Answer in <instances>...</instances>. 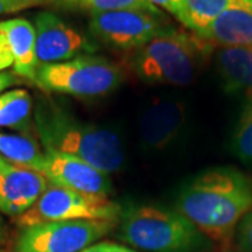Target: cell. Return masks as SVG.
Here are the masks:
<instances>
[{
  "label": "cell",
  "mask_w": 252,
  "mask_h": 252,
  "mask_svg": "<svg viewBox=\"0 0 252 252\" xmlns=\"http://www.w3.org/2000/svg\"><path fill=\"white\" fill-rule=\"evenodd\" d=\"M177 207L202 234L225 241L252 210V184L231 168L209 170L181 190Z\"/></svg>",
  "instance_id": "obj_1"
},
{
  "label": "cell",
  "mask_w": 252,
  "mask_h": 252,
  "mask_svg": "<svg viewBox=\"0 0 252 252\" xmlns=\"http://www.w3.org/2000/svg\"><path fill=\"white\" fill-rule=\"evenodd\" d=\"M38 127L48 152L73 156L105 174L124 164V147L114 132L81 124L62 109L41 112Z\"/></svg>",
  "instance_id": "obj_2"
},
{
  "label": "cell",
  "mask_w": 252,
  "mask_h": 252,
  "mask_svg": "<svg viewBox=\"0 0 252 252\" xmlns=\"http://www.w3.org/2000/svg\"><path fill=\"white\" fill-rule=\"evenodd\" d=\"M119 237L147 252H198L205 238L180 212L158 206H139L122 215Z\"/></svg>",
  "instance_id": "obj_3"
},
{
  "label": "cell",
  "mask_w": 252,
  "mask_h": 252,
  "mask_svg": "<svg viewBox=\"0 0 252 252\" xmlns=\"http://www.w3.org/2000/svg\"><path fill=\"white\" fill-rule=\"evenodd\" d=\"M199 42L177 28H170L132 51L129 63L146 83L187 86L196 70Z\"/></svg>",
  "instance_id": "obj_4"
},
{
  "label": "cell",
  "mask_w": 252,
  "mask_h": 252,
  "mask_svg": "<svg viewBox=\"0 0 252 252\" xmlns=\"http://www.w3.org/2000/svg\"><path fill=\"white\" fill-rule=\"evenodd\" d=\"M34 81L42 90L89 98L115 90L122 83V72L105 58L81 55L66 62L39 66Z\"/></svg>",
  "instance_id": "obj_5"
},
{
  "label": "cell",
  "mask_w": 252,
  "mask_h": 252,
  "mask_svg": "<svg viewBox=\"0 0 252 252\" xmlns=\"http://www.w3.org/2000/svg\"><path fill=\"white\" fill-rule=\"evenodd\" d=\"M119 216V205L105 196L87 195L49 184L35 203L18 216L17 224L26 228L42 223L70 220L117 221Z\"/></svg>",
  "instance_id": "obj_6"
},
{
  "label": "cell",
  "mask_w": 252,
  "mask_h": 252,
  "mask_svg": "<svg viewBox=\"0 0 252 252\" xmlns=\"http://www.w3.org/2000/svg\"><path fill=\"white\" fill-rule=\"evenodd\" d=\"M90 32L105 45L135 51L161 32L172 28L158 9L117 10L91 14Z\"/></svg>",
  "instance_id": "obj_7"
},
{
  "label": "cell",
  "mask_w": 252,
  "mask_h": 252,
  "mask_svg": "<svg viewBox=\"0 0 252 252\" xmlns=\"http://www.w3.org/2000/svg\"><path fill=\"white\" fill-rule=\"evenodd\" d=\"M115 221L70 220L26 227L13 252H81L114 228Z\"/></svg>",
  "instance_id": "obj_8"
},
{
  "label": "cell",
  "mask_w": 252,
  "mask_h": 252,
  "mask_svg": "<svg viewBox=\"0 0 252 252\" xmlns=\"http://www.w3.org/2000/svg\"><path fill=\"white\" fill-rule=\"evenodd\" d=\"M34 28L36 61L39 66L66 62L81 56V54L95 51V46L80 31L51 11L36 14Z\"/></svg>",
  "instance_id": "obj_9"
},
{
  "label": "cell",
  "mask_w": 252,
  "mask_h": 252,
  "mask_svg": "<svg viewBox=\"0 0 252 252\" xmlns=\"http://www.w3.org/2000/svg\"><path fill=\"white\" fill-rule=\"evenodd\" d=\"M39 172L55 187L105 198L111 193L108 174L73 156L46 150Z\"/></svg>",
  "instance_id": "obj_10"
},
{
  "label": "cell",
  "mask_w": 252,
  "mask_h": 252,
  "mask_svg": "<svg viewBox=\"0 0 252 252\" xmlns=\"http://www.w3.org/2000/svg\"><path fill=\"white\" fill-rule=\"evenodd\" d=\"M48 185L44 174L10 164L0 170V212L21 216L39 199Z\"/></svg>",
  "instance_id": "obj_11"
},
{
  "label": "cell",
  "mask_w": 252,
  "mask_h": 252,
  "mask_svg": "<svg viewBox=\"0 0 252 252\" xmlns=\"http://www.w3.org/2000/svg\"><path fill=\"white\" fill-rule=\"evenodd\" d=\"M185 119V107L181 101L167 98L154 101L140 118L142 142L153 152L167 149L178 139Z\"/></svg>",
  "instance_id": "obj_12"
},
{
  "label": "cell",
  "mask_w": 252,
  "mask_h": 252,
  "mask_svg": "<svg viewBox=\"0 0 252 252\" xmlns=\"http://www.w3.org/2000/svg\"><path fill=\"white\" fill-rule=\"evenodd\" d=\"M223 48H252V0H237L200 36Z\"/></svg>",
  "instance_id": "obj_13"
},
{
  "label": "cell",
  "mask_w": 252,
  "mask_h": 252,
  "mask_svg": "<svg viewBox=\"0 0 252 252\" xmlns=\"http://www.w3.org/2000/svg\"><path fill=\"white\" fill-rule=\"evenodd\" d=\"M0 27L7 36L10 49L14 59V73L35 80L36 70L39 67L35 52V28L26 18H11L0 21Z\"/></svg>",
  "instance_id": "obj_14"
},
{
  "label": "cell",
  "mask_w": 252,
  "mask_h": 252,
  "mask_svg": "<svg viewBox=\"0 0 252 252\" xmlns=\"http://www.w3.org/2000/svg\"><path fill=\"white\" fill-rule=\"evenodd\" d=\"M217 67L227 90L243 94L252 102V48L230 46L217 54Z\"/></svg>",
  "instance_id": "obj_15"
},
{
  "label": "cell",
  "mask_w": 252,
  "mask_h": 252,
  "mask_svg": "<svg viewBox=\"0 0 252 252\" xmlns=\"http://www.w3.org/2000/svg\"><path fill=\"white\" fill-rule=\"evenodd\" d=\"M235 1L237 0H181L177 20L200 38L217 16Z\"/></svg>",
  "instance_id": "obj_16"
},
{
  "label": "cell",
  "mask_w": 252,
  "mask_h": 252,
  "mask_svg": "<svg viewBox=\"0 0 252 252\" xmlns=\"http://www.w3.org/2000/svg\"><path fill=\"white\" fill-rule=\"evenodd\" d=\"M0 156L10 164L39 171L44 154L35 142L24 136L7 135L0 132Z\"/></svg>",
  "instance_id": "obj_17"
},
{
  "label": "cell",
  "mask_w": 252,
  "mask_h": 252,
  "mask_svg": "<svg viewBox=\"0 0 252 252\" xmlns=\"http://www.w3.org/2000/svg\"><path fill=\"white\" fill-rule=\"evenodd\" d=\"M32 101L26 90H11L0 94V126L20 127L27 124Z\"/></svg>",
  "instance_id": "obj_18"
},
{
  "label": "cell",
  "mask_w": 252,
  "mask_h": 252,
  "mask_svg": "<svg viewBox=\"0 0 252 252\" xmlns=\"http://www.w3.org/2000/svg\"><path fill=\"white\" fill-rule=\"evenodd\" d=\"M233 150L243 161L252 162V102L244 111L233 139Z\"/></svg>",
  "instance_id": "obj_19"
},
{
  "label": "cell",
  "mask_w": 252,
  "mask_h": 252,
  "mask_svg": "<svg viewBox=\"0 0 252 252\" xmlns=\"http://www.w3.org/2000/svg\"><path fill=\"white\" fill-rule=\"evenodd\" d=\"M80 9L90 11V14L117 11V10H154L158 9L147 0H86Z\"/></svg>",
  "instance_id": "obj_20"
},
{
  "label": "cell",
  "mask_w": 252,
  "mask_h": 252,
  "mask_svg": "<svg viewBox=\"0 0 252 252\" xmlns=\"http://www.w3.org/2000/svg\"><path fill=\"white\" fill-rule=\"evenodd\" d=\"M48 0H0V16L7 13H16L20 10L35 7L44 4Z\"/></svg>",
  "instance_id": "obj_21"
},
{
  "label": "cell",
  "mask_w": 252,
  "mask_h": 252,
  "mask_svg": "<svg viewBox=\"0 0 252 252\" xmlns=\"http://www.w3.org/2000/svg\"><path fill=\"white\" fill-rule=\"evenodd\" d=\"M238 243H240L244 251L252 252V210L245 215V217L240 223Z\"/></svg>",
  "instance_id": "obj_22"
},
{
  "label": "cell",
  "mask_w": 252,
  "mask_h": 252,
  "mask_svg": "<svg viewBox=\"0 0 252 252\" xmlns=\"http://www.w3.org/2000/svg\"><path fill=\"white\" fill-rule=\"evenodd\" d=\"M13 64H14V59H13V54L10 49L7 36L0 27V72L7 69L10 66H13Z\"/></svg>",
  "instance_id": "obj_23"
},
{
  "label": "cell",
  "mask_w": 252,
  "mask_h": 252,
  "mask_svg": "<svg viewBox=\"0 0 252 252\" xmlns=\"http://www.w3.org/2000/svg\"><path fill=\"white\" fill-rule=\"evenodd\" d=\"M150 4H153L156 7H161V9L167 10L168 13L174 14L177 17L178 10H180L181 0H147Z\"/></svg>",
  "instance_id": "obj_24"
},
{
  "label": "cell",
  "mask_w": 252,
  "mask_h": 252,
  "mask_svg": "<svg viewBox=\"0 0 252 252\" xmlns=\"http://www.w3.org/2000/svg\"><path fill=\"white\" fill-rule=\"evenodd\" d=\"M16 83V77L11 73L0 72V93Z\"/></svg>",
  "instance_id": "obj_25"
},
{
  "label": "cell",
  "mask_w": 252,
  "mask_h": 252,
  "mask_svg": "<svg viewBox=\"0 0 252 252\" xmlns=\"http://www.w3.org/2000/svg\"><path fill=\"white\" fill-rule=\"evenodd\" d=\"M108 244L109 243L94 244V245H91V247H89V248L83 250L81 252H107L108 251Z\"/></svg>",
  "instance_id": "obj_26"
},
{
  "label": "cell",
  "mask_w": 252,
  "mask_h": 252,
  "mask_svg": "<svg viewBox=\"0 0 252 252\" xmlns=\"http://www.w3.org/2000/svg\"><path fill=\"white\" fill-rule=\"evenodd\" d=\"M107 252H135L126 247H122V245H118V244H108V251Z\"/></svg>",
  "instance_id": "obj_27"
},
{
  "label": "cell",
  "mask_w": 252,
  "mask_h": 252,
  "mask_svg": "<svg viewBox=\"0 0 252 252\" xmlns=\"http://www.w3.org/2000/svg\"><path fill=\"white\" fill-rule=\"evenodd\" d=\"M59 3H62L63 6H69V7H80L81 4L86 0H58Z\"/></svg>",
  "instance_id": "obj_28"
},
{
  "label": "cell",
  "mask_w": 252,
  "mask_h": 252,
  "mask_svg": "<svg viewBox=\"0 0 252 252\" xmlns=\"http://www.w3.org/2000/svg\"><path fill=\"white\" fill-rule=\"evenodd\" d=\"M3 243H4V225H3V221L0 219V250H1Z\"/></svg>",
  "instance_id": "obj_29"
},
{
  "label": "cell",
  "mask_w": 252,
  "mask_h": 252,
  "mask_svg": "<svg viewBox=\"0 0 252 252\" xmlns=\"http://www.w3.org/2000/svg\"><path fill=\"white\" fill-rule=\"evenodd\" d=\"M7 165H10V162L6 160V158H3L1 156H0V170H3V168H6Z\"/></svg>",
  "instance_id": "obj_30"
}]
</instances>
